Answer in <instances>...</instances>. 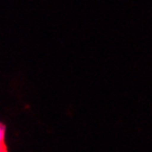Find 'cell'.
Returning a JSON list of instances; mask_svg holds the SVG:
<instances>
[{
    "label": "cell",
    "instance_id": "obj_1",
    "mask_svg": "<svg viewBox=\"0 0 152 152\" xmlns=\"http://www.w3.org/2000/svg\"><path fill=\"white\" fill-rule=\"evenodd\" d=\"M4 128L0 123V150H4Z\"/></svg>",
    "mask_w": 152,
    "mask_h": 152
}]
</instances>
